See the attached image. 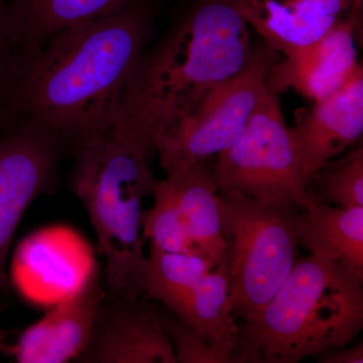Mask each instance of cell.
<instances>
[{"mask_svg": "<svg viewBox=\"0 0 363 363\" xmlns=\"http://www.w3.org/2000/svg\"><path fill=\"white\" fill-rule=\"evenodd\" d=\"M152 18V0H143L20 52L0 104V128L30 124L72 149L111 128Z\"/></svg>", "mask_w": 363, "mask_h": 363, "instance_id": "6da1fadb", "label": "cell"}, {"mask_svg": "<svg viewBox=\"0 0 363 363\" xmlns=\"http://www.w3.org/2000/svg\"><path fill=\"white\" fill-rule=\"evenodd\" d=\"M255 47L233 0H196L152 51H143L113 125L154 152L157 135L242 71Z\"/></svg>", "mask_w": 363, "mask_h": 363, "instance_id": "7a4b0ae2", "label": "cell"}, {"mask_svg": "<svg viewBox=\"0 0 363 363\" xmlns=\"http://www.w3.org/2000/svg\"><path fill=\"white\" fill-rule=\"evenodd\" d=\"M362 284L341 262L298 257L272 300L238 325L233 363H298L351 344L363 328Z\"/></svg>", "mask_w": 363, "mask_h": 363, "instance_id": "3957f363", "label": "cell"}, {"mask_svg": "<svg viewBox=\"0 0 363 363\" xmlns=\"http://www.w3.org/2000/svg\"><path fill=\"white\" fill-rule=\"evenodd\" d=\"M73 150L71 189L89 216L106 262L105 292L142 298L147 264L143 203L156 187L149 164L154 152L114 125Z\"/></svg>", "mask_w": 363, "mask_h": 363, "instance_id": "277c9868", "label": "cell"}, {"mask_svg": "<svg viewBox=\"0 0 363 363\" xmlns=\"http://www.w3.org/2000/svg\"><path fill=\"white\" fill-rule=\"evenodd\" d=\"M234 318L252 320L290 276L300 252L303 209L289 200L219 192Z\"/></svg>", "mask_w": 363, "mask_h": 363, "instance_id": "5b68a950", "label": "cell"}, {"mask_svg": "<svg viewBox=\"0 0 363 363\" xmlns=\"http://www.w3.org/2000/svg\"><path fill=\"white\" fill-rule=\"evenodd\" d=\"M281 58L264 43L255 45L242 71L212 91L192 113L157 135L152 147L166 175L208 161L238 140L266 96L267 76Z\"/></svg>", "mask_w": 363, "mask_h": 363, "instance_id": "8992f818", "label": "cell"}, {"mask_svg": "<svg viewBox=\"0 0 363 363\" xmlns=\"http://www.w3.org/2000/svg\"><path fill=\"white\" fill-rule=\"evenodd\" d=\"M279 96L269 89L242 135L217 155L215 181L220 193L289 200L303 209L308 189Z\"/></svg>", "mask_w": 363, "mask_h": 363, "instance_id": "52a82bcc", "label": "cell"}, {"mask_svg": "<svg viewBox=\"0 0 363 363\" xmlns=\"http://www.w3.org/2000/svg\"><path fill=\"white\" fill-rule=\"evenodd\" d=\"M61 145L30 124L0 128V293L6 292L7 257L23 215L54 189Z\"/></svg>", "mask_w": 363, "mask_h": 363, "instance_id": "ba28073f", "label": "cell"}, {"mask_svg": "<svg viewBox=\"0 0 363 363\" xmlns=\"http://www.w3.org/2000/svg\"><path fill=\"white\" fill-rule=\"evenodd\" d=\"M79 363H177L156 302L105 292Z\"/></svg>", "mask_w": 363, "mask_h": 363, "instance_id": "9c48e42d", "label": "cell"}, {"mask_svg": "<svg viewBox=\"0 0 363 363\" xmlns=\"http://www.w3.org/2000/svg\"><path fill=\"white\" fill-rule=\"evenodd\" d=\"M262 42L286 56L362 16L363 0H233Z\"/></svg>", "mask_w": 363, "mask_h": 363, "instance_id": "30bf717a", "label": "cell"}, {"mask_svg": "<svg viewBox=\"0 0 363 363\" xmlns=\"http://www.w3.org/2000/svg\"><path fill=\"white\" fill-rule=\"evenodd\" d=\"M302 166L303 181L309 187L322 166L362 140L363 68L339 89L314 102L290 128Z\"/></svg>", "mask_w": 363, "mask_h": 363, "instance_id": "8fae6325", "label": "cell"}, {"mask_svg": "<svg viewBox=\"0 0 363 363\" xmlns=\"http://www.w3.org/2000/svg\"><path fill=\"white\" fill-rule=\"evenodd\" d=\"M362 16L334 28L322 39L290 52L272 67L267 87L281 94L291 89L313 102L339 89L359 69L355 40Z\"/></svg>", "mask_w": 363, "mask_h": 363, "instance_id": "7c38bea8", "label": "cell"}, {"mask_svg": "<svg viewBox=\"0 0 363 363\" xmlns=\"http://www.w3.org/2000/svg\"><path fill=\"white\" fill-rule=\"evenodd\" d=\"M105 288L98 269L77 290L30 325L11 348L18 363L75 362L90 337Z\"/></svg>", "mask_w": 363, "mask_h": 363, "instance_id": "4fadbf2b", "label": "cell"}, {"mask_svg": "<svg viewBox=\"0 0 363 363\" xmlns=\"http://www.w3.org/2000/svg\"><path fill=\"white\" fill-rule=\"evenodd\" d=\"M143 0H9L14 42L35 51L57 33L113 16Z\"/></svg>", "mask_w": 363, "mask_h": 363, "instance_id": "5bb4252c", "label": "cell"}, {"mask_svg": "<svg viewBox=\"0 0 363 363\" xmlns=\"http://www.w3.org/2000/svg\"><path fill=\"white\" fill-rule=\"evenodd\" d=\"M190 240L216 266L227 264L219 191L208 161L169 174Z\"/></svg>", "mask_w": 363, "mask_h": 363, "instance_id": "9a60e30c", "label": "cell"}, {"mask_svg": "<svg viewBox=\"0 0 363 363\" xmlns=\"http://www.w3.org/2000/svg\"><path fill=\"white\" fill-rule=\"evenodd\" d=\"M301 247L313 255L341 262L363 279V207L333 206L308 191Z\"/></svg>", "mask_w": 363, "mask_h": 363, "instance_id": "2e32d148", "label": "cell"}, {"mask_svg": "<svg viewBox=\"0 0 363 363\" xmlns=\"http://www.w3.org/2000/svg\"><path fill=\"white\" fill-rule=\"evenodd\" d=\"M178 317L233 363L238 324L229 301L227 264L215 267L198 281Z\"/></svg>", "mask_w": 363, "mask_h": 363, "instance_id": "e0dca14e", "label": "cell"}, {"mask_svg": "<svg viewBox=\"0 0 363 363\" xmlns=\"http://www.w3.org/2000/svg\"><path fill=\"white\" fill-rule=\"evenodd\" d=\"M215 267L211 259L202 255L167 252L150 247L143 298L159 303L178 316L198 281Z\"/></svg>", "mask_w": 363, "mask_h": 363, "instance_id": "ac0fdd59", "label": "cell"}, {"mask_svg": "<svg viewBox=\"0 0 363 363\" xmlns=\"http://www.w3.org/2000/svg\"><path fill=\"white\" fill-rule=\"evenodd\" d=\"M308 191L319 201L333 206L363 207L362 140L325 162L313 176Z\"/></svg>", "mask_w": 363, "mask_h": 363, "instance_id": "d6986e66", "label": "cell"}, {"mask_svg": "<svg viewBox=\"0 0 363 363\" xmlns=\"http://www.w3.org/2000/svg\"><path fill=\"white\" fill-rule=\"evenodd\" d=\"M152 197L154 205L143 211V236L145 240H150V247L164 252L202 255L190 240L175 192L168 178L157 181Z\"/></svg>", "mask_w": 363, "mask_h": 363, "instance_id": "ffe728a7", "label": "cell"}, {"mask_svg": "<svg viewBox=\"0 0 363 363\" xmlns=\"http://www.w3.org/2000/svg\"><path fill=\"white\" fill-rule=\"evenodd\" d=\"M157 304L162 326L175 351L177 363H229L191 325L164 306Z\"/></svg>", "mask_w": 363, "mask_h": 363, "instance_id": "44dd1931", "label": "cell"}, {"mask_svg": "<svg viewBox=\"0 0 363 363\" xmlns=\"http://www.w3.org/2000/svg\"><path fill=\"white\" fill-rule=\"evenodd\" d=\"M18 55L20 50L11 30L9 0H0V104L6 95Z\"/></svg>", "mask_w": 363, "mask_h": 363, "instance_id": "7402d4cb", "label": "cell"}, {"mask_svg": "<svg viewBox=\"0 0 363 363\" xmlns=\"http://www.w3.org/2000/svg\"><path fill=\"white\" fill-rule=\"evenodd\" d=\"M319 363H362L363 343L362 341L354 345L340 346L325 350L314 357Z\"/></svg>", "mask_w": 363, "mask_h": 363, "instance_id": "603a6c76", "label": "cell"}, {"mask_svg": "<svg viewBox=\"0 0 363 363\" xmlns=\"http://www.w3.org/2000/svg\"><path fill=\"white\" fill-rule=\"evenodd\" d=\"M2 311V306L0 304V313ZM11 348L13 345H11L9 342V335H7V331L4 330L0 326V354L2 355H11Z\"/></svg>", "mask_w": 363, "mask_h": 363, "instance_id": "cb8c5ba5", "label": "cell"}]
</instances>
